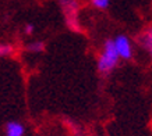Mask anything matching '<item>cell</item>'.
<instances>
[{
  "instance_id": "obj_1",
  "label": "cell",
  "mask_w": 152,
  "mask_h": 136,
  "mask_svg": "<svg viewBox=\"0 0 152 136\" xmlns=\"http://www.w3.org/2000/svg\"><path fill=\"white\" fill-rule=\"evenodd\" d=\"M119 51L116 49L115 41H106L101 57L98 60V69L102 74H109L119 63Z\"/></svg>"
},
{
  "instance_id": "obj_2",
  "label": "cell",
  "mask_w": 152,
  "mask_h": 136,
  "mask_svg": "<svg viewBox=\"0 0 152 136\" xmlns=\"http://www.w3.org/2000/svg\"><path fill=\"white\" fill-rule=\"evenodd\" d=\"M115 45H116L117 51H119L120 59H126V60L131 59V56H133V47H131L130 39L126 36V35H119V36H116Z\"/></svg>"
},
{
  "instance_id": "obj_3",
  "label": "cell",
  "mask_w": 152,
  "mask_h": 136,
  "mask_svg": "<svg viewBox=\"0 0 152 136\" xmlns=\"http://www.w3.org/2000/svg\"><path fill=\"white\" fill-rule=\"evenodd\" d=\"M24 127L17 121H10L6 124V136H23Z\"/></svg>"
},
{
  "instance_id": "obj_4",
  "label": "cell",
  "mask_w": 152,
  "mask_h": 136,
  "mask_svg": "<svg viewBox=\"0 0 152 136\" xmlns=\"http://www.w3.org/2000/svg\"><path fill=\"white\" fill-rule=\"evenodd\" d=\"M141 43L144 46H147V47H151L152 49V28L151 29H148L145 33H144V36L141 38Z\"/></svg>"
},
{
  "instance_id": "obj_5",
  "label": "cell",
  "mask_w": 152,
  "mask_h": 136,
  "mask_svg": "<svg viewBox=\"0 0 152 136\" xmlns=\"http://www.w3.org/2000/svg\"><path fill=\"white\" fill-rule=\"evenodd\" d=\"M27 50L28 51H34V53L42 51L43 50V43L42 42H31V43L27 45Z\"/></svg>"
},
{
  "instance_id": "obj_6",
  "label": "cell",
  "mask_w": 152,
  "mask_h": 136,
  "mask_svg": "<svg viewBox=\"0 0 152 136\" xmlns=\"http://www.w3.org/2000/svg\"><path fill=\"white\" fill-rule=\"evenodd\" d=\"M91 1H92V4L96 9H101V10H105L109 6V0H91Z\"/></svg>"
},
{
  "instance_id": "obj_7",
  "label": "cell",
  "mask_w": 152,
  "mask_h": 136,
  "mask_svg": "<svg viewBox=\"0 0 152 136\" xmlns=\"http://www.w3.org/2000/svg\"><path fill=\"white\" fill-rule=\"evenodd\" d=\"M13 53V46L11 45H1L0 46V54L3 56H10Z\"/></svg>"
},
{
  "instance_id": "obj_8",
  "label": "cell",
  "mask_w": 152,
  "mask_h": 136,
  "mask_svg": "<svg viewBox=\"0 0 152 136\" xmlns=\"http://www.w3.org/2000/svg\"><path fill=\"white\" fill-rule=\"evenodd\" d=\"M24 31H25V33H27V35H32V33H34V25H32V24H28V25H25V29H24Z\"/></svg>"
},
{
  "instance_id": "obj_9",
  "label": "cell",
  "mask_w": 152,
  "mask_h": 136,
  "mask_svg": "<svg viewBox=\"0 0 152 136\" xmlns=\"http://www.w3.org/2000/svg\"><path fill=\"white\" fill-rule=\"evenodd\" d=\"M151 54H152V49H151Z\"/></svg>"
}]
</instances>
